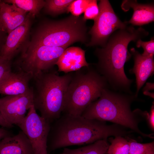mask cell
<instances>
[{
	"label": "cell",
	"mask_w": 154,
	"mask_h": 154,
	"mask_svg": "<svg viewBox=\"0 0 154 154\" xmlns=\"http://www.w3.org/2000/svg\"><path fill=\"white\" fill-rule=\"evenodd\" d=\"M131 131L121 125L64 114L51 123L47 140L48 153L74 145L90 144L110 137H126Z\"/></svg>",
	"instance_id": "cell-1"
},
{
	"label": "cell",
	"mask_w": 154,
	"mask_h": 154,
	"mask_svg": "<svg viewBox=\"0 0 154 154\" xmlns=\"http://www.w3.org/2000/svg\"><path fill=\"white\" fill-rule=\"evenodd\" d=\"M148 34L141 27L135 29L132 25L115 31L105 46L97 48L95 51L98 60V66L102 72L120 85H129L131 81L124 69L125 63L131 56L128 50V45L131 41H137Z\"/></svg>",
	"instance_id": "cell-2"
},
{
	"label": "cell",
	"mask_w": 154,
	"mask_h": 154,
	"mask_svg": "<svg viewBox=\"0 0 154 154\" xmlns=\"http://www.w3.org/2000/svg\"><path fill=\"white\" fill-rule=\"evenodd\" d=\"M128 98L109 92L105 88L100 97L86 108L81 116L123 126L144 137L153 139V135L141 131L138 124L143 118L147 119L148 113L139 110L133 111L130 108Z\"/></svg>",
	"instance_id": "cell-3"
},
{
	"label": "cell",
	"mask_w": 154,
	"mask_h": 154,
	"mask_svg": "<svg viewBox=\"0 0 154 154\" xmlns=\"http://www.w3.org/2000/svg\"><path fill=\"white\" fill-rule=\"evenodd\" d=\"M51 69L33 77V105L40 116L51 123L63 112L65 97L73 72L60 76Z\"/></svg>",
	"instance_id": "cell-4"
},
{
	"label": "cell",
	"mask_w": 154,
	"mask_h": 154,
	"mask_svg": "<svg viewBox=\"0 0 154 154\" xmlns=\"http://www.w3.org/2000/svg\"><path fill=\"white\" fill-rule=\"evenodd\" d=\"M86 21L83 16L72 15L59 20L44 21L36 29L25 49L39 46L68 47L77 42L86 43L88 41Z\"/></svg>",
	"instance_id": "cell-5"
},
{
	"label": "cell",
	"mask_w": 154,
	"mask_h": 154,
	"mask_svg": "<svg viewBox=\"0 0 154 154\" xmlns=\"http://www.w3.org/2000/svg\"><path fill=\"white\" fill-rule=\"evenodd\" d=\"M89 66L73 72L66 93L63 113L81 116L88 106L100 96L104 88V81Z\"/></svg>",
	"instance_id": "cell-6"
},
{
	"label": "cell",
	"mask_w": 154,
	"mask_h": 154,
	"mask_svg": "<svg viewBox=\"0 0 154 154\" xmlns=\"http://www.w3.org/2000/svg\"><path fill=\"white\" fill-rule=\"evenodd\" d=\"M68 46H39L25 49L16 63L19 70L31 74L33 77L51 69Z\"/></svg>",
	"instance_id": "cell-7"
},
{
	"label": "cell",
	"mask_w": 154,
	"mask_h": 154,
	"mask_svg": "<svg viewBox=\"0 0 154 154\" xmlns=\"http://www.w3.org/2000/svg\"><path fill=\"white\" fill-rule=\"evenodd\" d=\"M98 6V15L94 20V25L88 33L91 38L86 44L87 46L104 47L113 33L125 28L128 24L119 19L108 0H100Z\"/></svg>",
	"instance_id": "cell-8"
},
{
	"label": "cell",
	"mask_w": 154,
	"mask_h": 154,
	"mask_svg": "<svg viewBox=\"0 0 154 154\" xmlns=\"http://www.w3.org/2000/svg\"><path fill=\"white\" fill-rule=\"evenodd\" d=\"M50 125L49 122L37 113L33 105L17 125L29 139L33 154H48L47 140Z\"/></svg>",
	"instance_id": "cell-9"
},
{
	"label": "cell",
	"mask_w": 154,
	"mask_h": 154,
	"mask_svg": "<svg viewBox=\"0 0 154 154\" xmlns=\"http://www.w3.org/2000/svg\"><path fill=\"white\" fill-rule=\"evenodd\" d=\"M33 105L32 87L26 93L0 98L1 112L5 119L13 125L19 124L26 116L27 110Z\"/></svg>",
	"instance_id": "cell-10"
},
{
	"label": "cell",
	"mask_w": 154,
	"mask_h": 154,
	"mask_svg": "<svg viewBox=\"0 0 154 154\" xmlns=\"http://www.w3.org/2000/svg\"><path fill=\"white\" fill-rule=\"evenodd\" d=\"M32 18L29 13L23 24L8 34L0 51V58L11 61L24 49L30 42Z\"/></svg>",
	"instance_id": "cell-11"
},
{
	"label": "cell",
	"mask_w": 154,
	"mask_h": 154,
	"mask_svg": "<svg viewBox=\"0 0 154 154\" xmlns=\"http://www.w3.org/2000/svg\"><path fill=\"white\" fill-rule=\"evenodd\" d=\"M33 77L31 74L20 70L7 72L0 80V94L16 95L29 92L31 89L29 82Z\"/></svg>",
	"instance_id": "cell-12"
},
{
	"label": "cell",
	"mask_w": 154,
	"mask_h": 154,
	"mask_svg": "<svg viewBox=\"0 0 154 154\" xmlns=\"http://www.w3.org/2000/svg\"><path fill=\"white\" fill-rule=\"evenodd\" d=\"M85 53V50L78 47L66 48L56 63L58 67L57 72L66 74L89 67L90 64L86 60Z\"/></svg>",
	"instance_id": "cell-13"
},
{
	"label": "cell",
	"mask_w": 154,
	"mask_h": 154,
	"mask_svg": "<svg viewBox=\"0 0 154 154\" xmlns=\"http://www.w3.org/2000/svg\"><path fill=\"white\" fill-rule=\"evenodd\" d=\"M29 15L27 12L15 5L2 1L0 5V29L9 34L23 24Z\"/></svg>",
	"instance_id": "cell-14"
},
{
	"label": "cell",
	"mask_w": 154,
	"mask_h": 154,
	"mask_svg": "<svg viewBox=\"0 0 154 154\" xmlns=\"http://www.w3.org/2000/svg\"><path fill=\"white\" fill-rule=\"evenodd\" d=\"M121 7L126 11L132 8L133 11L130 19L125 21L127 24L141 26L154 21V6L153 3H138L136 0H125L122 1Z\"/></svg>",
	"instance_id": "cell-15"
},
{
	"label": "cell",
	"mask_w": 154,
	"mask_h": 154,
	"mask_svg": "<svg viewBox=\"0 0 154 154\" xmlns=\"http://www.w3.org/2000/svg\"><path fill=\"white\" fill-rule=\"evenodd\" d=\"M0 154H33L31 145L22 131L0 141Z\"/></svg>",
	"instance_id": "cell-16"
},
{
	"label": "cell",
	"mask_w": 154,
	"mask_h": 154,
	"mask_svg": "<svg viewBox=\"0 0 154 154\" xmlns=\"http://www.w3.org/2000/svg\"><path fill=\"white\" fill-rule=\"evenodd\" d=\"M131 51L134 61V66L131 72L136 76L137 93L154 72L153 56H143L134 48H131Z\"/></svg>",
	"instance_id": "cell-17"
},
{
	"label": "cell",
	"mask_w": 154,
	"mask_h": 154,
	"mask_svg": "<svg viewBox=\"0 0 154 154\" xmlns=\"http://www.w3.org/2000/svg\"><path fill=\"white\" fill-rule=\"evenodd\" d=\"M7 3L14 4L21 9L29 12L33 17L37 16L45 4L43 0H5Z\"/></svg>",
	"instance_id": "cell-18"
},
{
	"label": "cell",
	"mask_w": 154,
	"mask_h": 154,
	"mask_svg": "<svg viewBox=\"0 0 154 154\" xmlns=\"http://www.w3.org/2000/svg\"><path fill=\"white\" fill-rule=\"evenodd\" d=\"M74 0H46L44 7L46 13L55 16L67 12L68 8Z\"/></svg>",
	"instance_id": "cell-19"
},
{
	"label": "cell",
	"mask_w": 154,
	"mask_h": 154,
	"mask_svg": "<svg viewBox=\"0 0 154 154\" xmlns=\"http://www.w3.org/2000/svg\"><path fill=\"white\" fill-rule=\"evenodd\" d=\"M110 144L107 154H128L129 142L125 137L118 136L109 138Z\"/></svg>",
	"instance_id": "cell-20"
},
{
	"label": "cell",
	"mask_w": 154,
	"mask_h": 154,
	"mask_svg": "<svg viewBox=\"0 0 154 154\" xmlns=\"http://www.w3.org/2000/svg\"><path fill=\"white\" fill-rule=\"evenodd\" d=\"M126 137L129 144L128 154H144L150 148L154 146V141L142 143H138L128 137Z\"/></svg>",
	"instance_id": "cell-21"
},
{
	"label": "cell",
	"mask_w": 154,
	"mask_h": 154,
	"mask_svg": "<svg viewBox=\"0 0 154 154\" xmlns=\"http://www.w3.org/2000/svg\"><path fill=\"white\" fill-rule=\"evenodd\" d=\"M90 0H75L69 6L67 12L75 16H79L84 13Z\"/></svg>",
	"instance_id": "cell-22"
},
{
	"label": "cell",
	"mask_w": 154,
	"mask_h": 154,
	"mask_svg": "<svg viewBox=\"0 0 154 154\" xmlns=\"http://www.w3.org/2000/svg\"><path fill=\"white\" fill-rule=\"evenodd\" d=\"M109 145L107 139L97 141L90 144L89 154H105L107 152Z\"/></svg>",
	"instance_id": "cell-23"
},
{
	"label": "cell",
	"mask_w": 154,
	"mask_h": 154,
	"mask_svg": "<svg viewBox=\"0 0 154 154\" xmlns=\"http://www.w3.org/2000/svg\"><path fill=\"white\" fill-rule=\"evenodd\" d=\"M99 13V9L96 0H90L84 12V19L94 20L97 17Z\"/></svg>",
	"instance_id": "cell-24"
},
{
	"label": "cell",
	"mask_w": 154,
	"mask_h": 154,
	"mask_svg": "<svg viewBox=\"0 0 154 154\" xmlns=\"http://www.w3.org/2000/svg\"><path fill=\"white\" fill-rule=\"evenodd\" d=\"M136 47L137 48L142 47L143 52L141 54L144 56H153L154 54V40L152 38L151 40L148 41H143L141 39L137 41Z\"/></svg>",
	"instance_id": "cell-25"
},
{
	"label": "cell",
	"mask_w": 154,
	"mask_h": 154,
	"mask_svg": "<svg viewBox=\"0 0 154 154\" xmlns=\"http://www.w3.org/2000/svg\"><path fill=\"white\" fill-rule=\"evenodd\" d=\"M90 148V144L76 149L65 148L64 149L62 154H89Z\"/></svg>",
	"instance_id": "cell-26"
},
{
	"label": "cell",
	"mask_w": 154,
	"mask_h": 154,
	"mask_svg": "<svg viewBox=\"0 0 154 154\" xmlns=\"http://www.w3.org/2000/svg\"><path fill=\"white\" fill-rule=\"evenodd\" d=\"M11 61L0 58V80L7 72L11 70Z\"/></svg>",
	"instance_id": "cell-27"
},
{
	"label": "cell",
	"mask_w": 154,
	"mask_h": 154,
	"mask_svg": "<svg viewBox=\"0 0 154 154\" xmlns=\"http://www.w3.org/2000/svg\"><path fill=\"white\" fill-rule=\"evenodd\" d=\"M149 125L152 129L154 130V106L153 105L151 108L150 113L148 114L147 119Z\"/></svg>",
	"instance_id": "cell-28"
},
{
	"label": "cell",
	"mask_w": 154,
	"mask_h": 154,
	"mask_svg": "<svg viewBox=\"0 0 154 154\" xmlns=\"http://www.w3.org/2000/svg\"><path fill=\"white\" fill-rule=\"evenodd\" d=\"M14 135L12 132L3 128L0 127V141L5 137Z\"/></svg>",
	"instance_id": "cell-29"
},
{
	"label": "cell",
	"mask_w": 154,
	"mask_h": 154,
	"mask_svg": "<svg viewBox=\"0 0 154 154\" xmlns=\"http://www.w3.org/2000/svg\"><path fill=\"white\" fill-rule=\"evenodd\" d=\"M0 126L4 127L11 128L13 127V125L8 123L3 117L0 110Z\"/></svg>",
	"instance_id": "cell-30"
},
{
	"label": "cell",
	"mask_w": 154,
	"mask_h": 154,
	"mask_svg": "<svg viewBox=\"0 0 154 154\" xmlns=\"http://www.w3.org/2000/svg\"><path fill=\"white\" fill-rule=\"evenodd\" d=\"M6 34L0 29V51L7 37Z\"/></svg>",
	"instance_id": "cell-31"
},
{
	"label": "cell",
	"mask_w": 154,
	"mask_h": 154,
	"mask_svg": "<svg viewBox=\"0 0 154 154\" xmlns=\"http://www.w3.org/2000/svg\"><path fill=\"white\" fill-rule=\"evenodd\" d=\"M144 154H154V146L150 148Z\"/></svg>",
	"instance_id": "cell-32"
},
{
	"label": "cell",
	"mask_w": 154,
	"mask_h": 154,
	"mask_svg": "<svg viewBox=\"0 0 154 154\" xmlns=\"http://www.w3.org/2000/svg\"><path fill=\"white\" fill-rule=\"evenodd\" d=\"M1 2H2V1L1 0H0V5Z\"/></svg>",
	"instance_id": "cell-33"
},
{
	"label": "cell",
	"mask_w": 154,
	"mask_h": 154,
	"mask_svg": "<svg viewBox=\"0 0 154 154\" xmlns=\"http://www.w3.org/2000/svg\"><path fill=\"white\" fill-rule=\"evenodd\" d=\"M105 154H106V153H105Z\"/></svg>",
	"instance_id": "cell-34"
}]
</instances>
